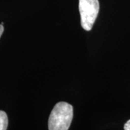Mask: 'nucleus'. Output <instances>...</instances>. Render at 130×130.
Wrapping results in <instances>:
<instances>
[{
	"instance_id": "nucleus-1",
	"label": "nucleus",
	"mask_w": 130,
	"mask_h": 130,
	"mask_svg": "<svg viewBox=\"0 0 130 130\" xmlns=\"http://www.w3.org/2000/svg\"><path fill=\"white\" fill-rule=\"evenodd\" d=\"M73 119V107L66 102L56 103L48 119L49 130H67Z\"/></svg>"
},
{
	"instance_id": "nucleus-2",
	"label": "nucleus",
	"mask_w": 130,
	"mask_h": 130,
	"mask_svg": "<svg viewBox=\"0 0 130 130\" xmlns=\"http://www.w3.org/2000/svg\"><path fill=\"white\" fill-rule=\"evenodd\" d=\"M79 10L82 27L87 31L90 30L99 12L98 0H79Z\"/></svg>"
},
{
	"instance_id": "nucleus-3",
	"label": "nucleus",
	"mask_w": 130,
	"mask_h": 130,
	"mask_svg": "<svg viewBox=\"0 0 130 130\" xmlns=\"http://www.w3.org/2000/svg\"><path fill=\"white\" fill-rule=\"evenodd\" d=\"M8 126V118L5 111H0V130H6Z\"/></svg>"
},
{
	"instance_id": "nucleus-4",
	"label": "nucleus",
	"mask_w": 130,
	"mask_h": 130,
	"mask_svg": "<svg viewBox=\"0 0 130 130\" xmlns=\"http://www.w3.org/2000/svg\"><path fill=\"white\" fill-rule=\"evenodd\" d=\"M124 129L125 130H130V120L126 121V123L125 125H124Z\"/></svg>"
},
{
	"instance_id": "nucleus-5",
	"label": "nucleus",
	"mask_w": 130,
	"mask_h": 130,
	"mask_svg": "<svg viewBox=\"0 0 130 130\" xmlns=\"http://www.w3.org/2000/svg\"><path fill=\"white\" fill-rule=\"evenodd\" d=\"M4 27H3V25H2V24H0V38L2 36V33L4 32Z\"/></svg>"
}]
</instances>
